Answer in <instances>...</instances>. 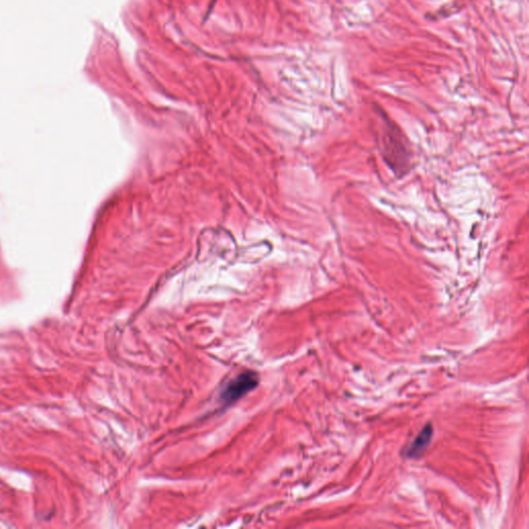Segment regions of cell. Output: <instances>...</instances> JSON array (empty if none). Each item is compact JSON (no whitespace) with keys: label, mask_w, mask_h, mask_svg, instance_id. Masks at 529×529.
Here are the masks:
<instances>
[{"label":"cell","mask_w":529,"mask_h":529,"mask_svg":"<svg viewBox=\"0 0 529 529\" xmlns=\"http://www.w3.org/2000/svg\"><path fill=\"white\" fill-rule=\"evenodd\" d=\"M379 145L382 155L395 175L397 177L406 175L411 168L413 155L406 144V138L390 121H386L383 126Z\"/></svg>","instance_id":"cell-1"},{"label":"cell","mask_w":529,"mask_h":529,"mask_svg":"<svg viewBox=\"0 0 529 529\" xmlns=\"http://www.w3.org/2000/svg\"><path fill=\"white\" fill-rule=\"evenodd\" d=\"M259 385V375L255 372H242L233 379L221 391V399L225 406L238 401Z\"/></svg>","instance_id":"cell-2"},{"label":"cell","mask_w":529,"mask_h":529,"mask_svg":"<svg viewBox=\"0 0 529 529\" xmlns=\"http://www.w3.org/2000/svg\"><path fill=\"white\" fill-rule=\"evenodd\" d=\"M433 425L427 424L426 426L423 428L419 435L415 438L413 444L409 445L408 451H406V457L408 458H419L422 456V454L426 451L428 445H430L431 440H433Z\"/></svg>","instance_id":"cell-3"}]
</instances>
